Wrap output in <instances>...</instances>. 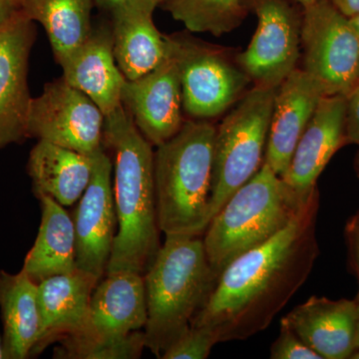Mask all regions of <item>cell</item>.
<instances>
[{
  "instance_id": "15",
  "label": "cell",
  "mask_w": 359,
  "mask_h": 359,
  "mask_svg": "<svg viewBox=\"0 0 359 359\" xmlns=\"http://www.w3.org/2000/svg\"><path fill=\"white\" fill-rule=\"evenodd\" d=\"M346 96L323 97L297 142L282 179L302 202L318 190L316 182L323 170L346 144Z\"/></svg>"
},
{
  "instance_id": "39",
  "label": "cell",
  "mask_w": 359,
  "mask_h": 359,
  "mask_svg": "<svg viewBox=\"0 0 359 359\" xmlns=\"http://www.w3.org/2000/svg\"><path fill=\"white\" fill-rule=\"evenodd\" d=\"M156 2H157L158 4H163V2L165 1V0H155Z\"/></svg>"
},
{
  "instance_id": "11",
  "label": "cell",
  "mask_w": 359,
  "mask_h": 359,
  "mask_svg": "<svg viewBox=\"0 0 359 359\" xmlns=\"http://www.w3.org/2000/svg\"><path fill=\"white\" fill-rule=\"evenodd\" d=\"M257 27L238 65L256 86L276 88L297 69L301 54L302 15L287 0H245Z\"/></svg>"
},
{
  "instance_id": "8",
  "label": "cell",
  "mask_w": 359,
  "mask_h": 359,
  "mask_svg": "<svg viewBox=\"0 0 359 359\" xmlns=\"http://www.w3.org/2000/svg\"><path fill=\"white\" fill-rule=\"evenodd\" d=\"M167 39L178 65L183 109L189 117L208 121L245 95L252 80L223 49L189 34L176 33Z\"/></svg>"
},
{
  "instance_id": "4",
  "label": "cell",
  "mask_w": 359,
  "mask_h": 359,
  "mask_svg": "<svg viewBox=\"0 0 359 359\" xmlns=\"http://www.w3.org/2000/svg\"><path fill=\"white\" fill-rule=\"evenodd\" d=\"M215 134L207 120H187L154 153L158 224L166 237L202 236L210 223Z\"/></svg>"
},
{
  "instance_id": "20",
  "label": "cell",
  "mask_w": 359,
  "mask_h": 359,
  "mask_svg": "<svg viewBox=\"0 0 359 359\" xmlns=\"http://www.w3.org/2000/svg\"><path fill=\"white\" fill-rule=\"evenodd\" d=\"M99 282L96 276L76 269L39 283L40 330L32 356L39 355L51 344L84 327L92 294Z\"/></svg>"
},
{
  "instance_id": "17",
  "label": "cell",
  "mask_w": 359,
  "mask_h": 359,
  "mask_svg": "<svg viewBox=\"0 0 359 359\" xmlns=\"http://www.w3.org/2000/svg\"><path fill=\"white\" fill-rule=\"evenodd\" d=\"M155 0H127L111 11L113 50L127 80H135L159 66L169 54L167 35L156 27Z\"/></svg>"
},
{
  "instance_id": "6",
  "label": "cell",
  "mask_w": 359,
  "mask_h": 359,
  "mask_svg": "<svg viewBox=\"0 0 359 359\" xmlns=\"http://www.w3.org/2000/svg\"><path fill=\"white\" fill-rule=\"evenodd\" d=\"M90 302L89 316L76 334L54 348L63 359L140 358L145 346L142 328L147 323L144 276L129 271L105 273Z\"/></svg>"
},
{
  "instance_id": "10",
  "label": "cell",
  "mask_w": 359,
  "mask_h": 359,
  "mask_svg": "<svg viewBox=\"0 0 359 359\" xmlns=\"http://www.w3.org/2000/svg\"><path fill=\"white\" fill-rule=\"evenodd\" d=\"M104 122L100 108L60 77L32 98L27 136L93 156L104 148Z\"/></svg>"
},
{
  "instance_id": "21",
  "label": "cell",
  "mask_w": 359,
  "mask_h": 359,
  "mask_svg": "<svg viewBox=\"0 0 359 359\" xmlns=\"http://www.w3.org/2000/svg\"><path fill=\"white\" fill-rule=\"evenodd\" d=\"M94 155L39 140L30 152L27 166L35 194L48 196L63 207L75 204L89 185Z\"/></svg>"
},
{
  "instance_id": "1",
  "label": "cell",
  "mask_w": 359,
  "mask_h": 359,
  "mask_svg": "<svg viewBox=\"0 0 359 359\" xmlns=\"http://www.w3.org/2000/svg\"><path fill=\"white\" fill-rule=\"evenodd\" d=\"M318 208L316 190L282 231L229 264L191 327L209 328L219 344L266 330L306 282L320 255Z\"/></svg>"
},
{
  "instance_id": "37",
  "label": "cell",
  "mask_w": 359,
  "mask_h": 359,
  "mask_svg": "<svg viewBox=\"0 0 359 359\" xmlns=\"http://www.w3.org/2000/svg\"><path fill=\"white\" fill-rule=\"evenodd\" d=\"M4 358V346H2V339L0 337V359Z\"/></svg>"
},
{
  "instance_id": "38",
  "label": "cell",
  "mask_w": 359,
  "mask_h": 359,
  "mask_svg": "<svg viewBox=\"0 0 359 359\" xmlns=\"http://www.w3.org/2000/svg\"><path fill=\"white\" fill-rule=\"evenodd\" d=\"M355 168H356V172H358V174L359 176V153H358V157H356V160H355Z\"/></svg>"
},
{
  "instance_id": "33",
  "label": "cell",
  "mask_w": 359,
  "mask_h": 359,
  "mask_svg": "<svg viewBox=\"0 0 359 359\" xmlns=\"http://www.w3.org/2000/svg\"><path fill=\"white\" fill-rule=\"evenodd\" d=\"M356 306H358V320H356V335H355V349L359 348V292L355 299Z\"/></svg>"
},
{
  "instance_id": "35",
  "label": "cell",
  "mask_w": 359,
  "mask_h": 359,
  "mask_svg": "<svg viewBox=\"0 0 359 359\" xmlns=\"http://www.w3.org/2000/svg\"><path fill=\"white\" fill-rule=\"evenodd\" d=\"M297 4H301L302 7L309 6V4H313V2L318 1V0H294Z\"/></svg>"
},
{
  "instance_id": "7",
  "label": "cell",
  "mask_w": 359,
  "mask_h": 359,
  "mask_svg": "<svg viewBox=\"0 0 359 359\" xmlns=\"http://www.w3.org/2000/svg\"><path fill=\"white\" fill-rule=\"evenodd\" d=\"M276 88L255 85L216 128L210 222L231 196L261 169Z\"/></svg>"
},
{
  "instance_id": "28",
  "label": "cell",
  "mask_w": 359,
  "mask_h": 359,
  "mask_svg": "<svg viewBox=\"0 0 359 359\" xmlns=\"http://www.w3.org/2000/svg\"><path fill=\"white\" fill-rule=\"evenodd\" d=\"M346 143L359 146V84L346 96Z\"/></svg>"
},
{
  "instance_id": "25",
  "label": "cell",
  "mask_w": 359,
  "mask_h": 359,
  "mask_svg": "<svg viewBox=\"0 0 359 359\" xmlns=\"http://www.w3.org/2000/svg\"><path fill=\"white\" fill-rule=\"evenodd\" d=\"M163 4L188 32L214 36L233 32L249 13L245 0H165Z\"/></svg>"
},
{
  "instance_id": "3",
  "label": "cell",
  "mask_w": 359,
  "mask_h": 359,
  "mask_svg": "<svg viewBox=\"0 0 359 359\" xmlns=\"http://www.w3.org/2000/svg\"><path fill=\"white\" fill-rule=\"evenodd\" d=\"M217 276L201 236H171L144 275L147 299L146 348L161 358L189 328L211 294Z\"/></svg>"
},
{
  "instance_id": "29",
  "label": "cell",
  "mask_w": 359,
  "mask_h": 359,
  "mask_svg": "<svg viewBox=\"0 0 359 359\" xmlns=\"http://www.w3.org/2000/svg\"><path fill=\"white\" fill-rule=\"evenodd\" d=\"M346 235L349 248H351L354 271L358 276L359 283V212L347 224Z\"/></svg>"
},
{
  "instance_id": "19",
  "label": "cell",
  "mask_w": 359,
  "mask_h": 359,
  "mask_svg": "<svg viewBox=\"0 0 359 359\" xmlns=\"http://www.w3.org/2000/svg\"><path fill=\"white\" fill-rule=\"evenodd\" d=\"M57 63L66 81L86 94L104 115H109L122 106V89L126 78L116 62L111 27L93 28L84 43Z\"/></svg>"
},
{
  "instance_id": "27",
  "label": "cell",
  "mask_w": 359,
  "mask_h": 359,
  "mask_svg": "<svg viewBox=\"0 0 359 359\" xmlns=\"http://www.w3.org/2000/svg\"><path fill=\"white\" fill-rule=\"evenodd\" d=\"M271 359H323L285 323H280V334L271 344Z\"/></svg>"
},
{
  "instance_id": "30",
  "label": "cell",
  "mask_w": 359,
  "mask_h": 359,
  "mask_svg": "<svg viewBox=\"0 0 359 359\" xmlns=\"http://www.w3.org/2000/svg\"><path fill=\"white\" fill-rule=\"evenodd\" d=\"M22 0H0V28L21 13Z\"/></svg>"
},
{
  "instance_id": "12",
  "label": "cell",
  "mask_w": 359,
  "mask_h": 359,
  "mask_svg": "<svg viewBox=\"0 0 359 359\" xmlns=\"http://www.w3.org/2000/svg\"><path fill=\"white\" fill-rule=\"evenodd\" d=\"M113 163L105 149L94 155L93 172L75 210L76 266L99 280L107 271L116 237Z\"/></svg>"
},
{
  "instance_id": "23",
  "label": "cell",
  "mask_w": 359,
  "mask_h": 359,
  "mask_svg": "<svg viewBox=\"0 0 359 359\" xmlns=\"http://www.w3.org/2000/svg\"><path fill=\"white\" fill-rule=\"evenodd\" d=\"M0 311L4 358H30L40 330L39 283L22 271H0Z\"/></svg>"
},
{
  "instance_id": "34",
  "label": "cell",
  "mask_w": 359,
  "mask_h": 359,
  "mask_svg": "<svg viewBox=\"0 0 359 359\" xmlns=\"http://www.w3.org/2000/svg\"><path fill=\"white\" fill-rule=\"evenodd\" d=\"M351 20V25H353L354 29L358 32L359 35V14L358 15L353 16V18H349Z\"/></svg>"
},
{
  "instance_id": "2",
  "label": "cell",
  "mask_w": 359,
  "mask_h": 359,
  "mask_svg": "<svg viewBox=\"0 0 359 359\" xmlns=\"http://www.w3.org/2000/svg\"><path fill=\"white\" fill-rule=\"evenodd\" d=\"M103 145L113 154L118 222L106 273L129 271L144 276L162 245L156 205L155 152L123 106L105 116Z\"/></svg>"
},
{
  "instance_id": "16",
  "label": "cell",
  "mask_w": 359,
  "mask_h": 359,
  "mask_svg": "<svg viewBox=\"0 0 359 359\" xmlns=\"http://www.w3.org/2000/svg\"><path fill=\"white\" fill-rule=\"evenodd\" d=\"M320 84L304 69H294L276 88L264 163L282 178L297 142L321 99Z\"/></svg>"
},
{
  "instance_id": "18",
  "label": "cell",
  "mask_w": 359,
  "mask_h": 359,
  "mask_svg": "<svg viewBox=\"0 0 359 359\" xmlns=\"http://www.w3.org/2000/svg\"><path fill=\"white\" fill-rule=\"evenodd\" d=\"M355 299L311 297L283 316L285 323L323 359H347L355 349Z\"/></svg>"
},
{
  "instance_id": "14",
  "label": "cell",
  "mask_w": 359,
  "mask_h": 359,
  "mask_svg": "<svg viewBox=\"0 0 359 359\" xmlns=\"http://www.w3.org/2000/svg\"><path fill=\"white\" fill-rule=\"evenodd\" d=\"M121 102L151 145L158 147L178 133L186 120L179 67L170 47L167 57L154 70L126 79Z\"/></svg>"
},
{
  "instance_id": "5",
  "label": "cell",
  "mask_w": 359,
  "mask_h": 359,
  "mask_svg": "<svg viewBox=\"0 0 359 359\" xmlns=\"http://www.w3.org/2000/svg\"><path fill=\"white\" fill-rule=\"evenodd\" d=\"M306 202H302L263 163L205 229V252L214 273L219 276L233 259L276 236Z\"/></svg>"
},
{
  "instance_id": "32",
  "label": "cell",
  "mask_w": 359,
  "mask_h": 359,
  "mask_svg": "<svg viewBox=\"0 0 359 359\" xmlns=\"http://www.w3.org/2000/svg\"><path fill=\"white\" fill-rule=\"evenodd\" d=\"M125 1H127V0H94L97 6L110 11Z\"/></svg>"
},
{
  "instance_id": "13",
  "label": "cell",
  "mask_w": 359,
  "mask_h": 359,
  "mask_svg": "<svg viewBox=\"0 0 359 359\" xmlns=\"http://www.w3.org/2000/svg\"><path fill=\"white\" fill-rule=\"evenodd\" d=\"M34 23L21 11L0 28V149L28 138L32 101L28 68L36 39Z\"/></svg>"
},
{
  "instance_id": "26",
  "label": "cell",
  "mask_w": 359,
  "mask_h": 359,
  "mask_svg": "<svg viewBox=\"0 0 359 359\" xmlns=\"http://www.w3.org/2000/svg\"><path fill=\"white\" fill-rule=\"evenodd\" d=\"M218 344L209 328L191 327L163 353L161 359H205Z\"/></svg>"
},
{
  "instance_id": "9",
  "label": "cell",
  "mask_w": 359,
  "mask_h": 359,
  "mask_svg": "<svg viewBox=\"0 0 359 359\" xmlns=\"http://www.w3.org/2000/svg\"><path fill=\"white\" fill-rule=\"evenodd\" d=\"M304 69L325 95L346 96L359 84V35L330 0L302 7Z\"/></svg>"
},
{
  "instance_id": "22",
  "label": "cell",
  "mask_w": 359,
  "mask_h": 359,
  "mask_svg": "<svg viewBox=\"0 0 359 359\" xmlns=\"http://www.w3.org/2000/svg\"><path fill=\"white\" fill-rule=\"evenodd\" d=\"M37 197L41 205V223L21 271L39 283L77 269L76 237L73 219L63 205L48 196Z\"/></svg>"
},
{
  "instance_id": "24",
  "label": "cell",
  "mask_w": 359,
  "mask_h": 359,
  "mask_svg": "<svg viewBox=\"0 0 359 359\" xmlns=\"http://www.w3.org/2000/svg\"><path fill=\"white\" fill-rule=\"evenodd\" d=\"M93 4L94 0H22L21 11L42 25L59 61L91 34Z\"/></svg>"
},
{
  "instance_id": "31",
  "label": "cell",
  "mask_w": 359,
  "mask_h": 359,
  "mask_svg": "<svg viewBox=\"0 0 359 359\" xmlns=\"http://www.w3.org/2000/svg\"><path fill=\"white\" fill-rule=\"evenodd\" d=\"M330 1L346 18H351L359 14V0H330Z\"/></svg>"
},
{
  "instance_id": "36",
  "label": "cell",
  "mask_w": 359,
  "mask_h": 359,
  "mask_svg": "<svg viewBox=\"0 0 359 359\" xmlns=\"http://www.w3.org/2000/svg\"><path fill=\"white\" fill-rule=\"evenodd\" d=\"M353 359H359V348L354 349L353 353H351V358Z\"/></svg>"
}]
</instances>
